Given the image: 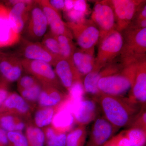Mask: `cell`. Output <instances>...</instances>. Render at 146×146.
Masks as SVG:
<instances>
[{
	"label": "cell",
	"mask_w": 146,
	"mask_h": 146,
	"mask_svg": "<svg viewBox=\"0 0 146 146\" xmlns=\"http://www.w3.org/2000/svg\"><path fill=\"white\" fill-rule=\"evenodd\" d=\"M95 100L100 103L105 118L116 129L131 125L141 112L140 104L129 98L101 94Z\"/></svg>",
	"instance_id": "obj_1"
},
{
	"label": "cell",
	"mask_w": 146,
	"mask_h": 146,
	"mask_svg": "<svg viewBox=\"0 0 146 146\" xmlns=\"http://www.w3.org/2000/svg\"><path fill=\"white\" fill-rule=\"evenodd\" d=\"M124 31L123 44L120 54L123 66L146 59V28L130 25Z\"/></svg>",
	"instance_id": "obj_2"
},
{
	"label": "cell",
	"mask_w": 146,
	"mask_h": 146,
	"mask_svg": "<svg viewBox=\"0 0 146 146\" xmlns=\"http://www.w3.org/2000/svg\"><path fill=\"white\" fill-rule=\"evenodd\" d=\"M137 63L124 66L119 72L100 79L98 87L101 94L121 97L130 91L133 85Z\"/></svg>",
	"instance_id": "obj_3"
},
{
	"label": "cell",
	"mask_w": 146,
	"mask_h": 146,
	"mask_svg": "<svg viewBox=\"0 0 146 146\" xmlns=\"http://www.w3.org/2000/svg\"><path fill=\"white\" fill-rule=\"evenodd\" d=\"M99 43L94 71L100 70L121 54L123 44L122 33L112 30L101 38Z\"/></svg>",
	"instance_id": "obj_4"
},
{
	"label": "cell",
	"mask_w": 146,
	"mask_h": 146,
	"mask_svg": "<svg viewBox=\"0 0 146 146\" xmlns=\"http://www.w3.org/2000/svg\"><path fill=\"white\" fill-rule=\"evenodd\" d=\"M80 49L94 52L95 46L99 42L100 33L99 29L91 20L79 23H66Z\"/></svg>",
	"instance_id": "obj_5"
},
{
	"label": "cell",
	"mask_w": 146,
	"mask_h": 146,
	"mask_svg": "<svg viewBox=\"0 0 146 146\" xmlns=\"http://www.w3.org/2000/svg\"><path fill=\"white\" fill-rule=\"evenodd\" d=\"M18 44L15 53L21 59L44 61L53 67L59 59L48 51L41 42L30 41L21 36Z\"/></svg>",
	"instance_id": "obj_6"
},
{
	"label": "cell",
	"mask_w": 146,
	"mask_h": 146,
	"mask_svg": "<svg viewBox=\"0 0 146 146\" xmlns=\"http://www.w3.org/2000/svg\"><path fill=\"white\" fill-rule=\"evenodd\" d=\"M21 60L24 70L36 78L42 85L60 89L61 84L52 65L40 60Z\"/></svg>",
	"instance_id": "obj_7"
},
{
	"label": "cell",
	"mask_w": 146,
	"mask_h": 146,
	"mask_svg": "<svg viewBox=\"0 0 146 146\" xmlns=\"http://www.w3.org/2000/svg\"><path fill=\"white\" fill-rule=\"evenodd\" d=\"M91 20L100 30V38L116 29L114 11L109 1H97L94 5Z\"/></svg>",
	"instance_id": "obj_8"
},
{
	"label": "cell",
	"mask_w": 146,
	"mask_h": 146,
	"mask_svg": "<svg viewBox=\"0 0 146 146\" xmlns=\"http://www.w3.org/2000/svg\"><path fill=\"white\" fill-rule=\"evenodd\" d=\"M48 27L44 13L37 1H35L31 9L28 21L24 31L26 36L25 38L30 41L39 42L46 33Z\"/></svg>",
	"instance_id": "obj_9"
},
{
	"label": "cell",
	"mask_w": 146,
	"mask_h": 146,
	"mask_svg": "<svg viewBox=\"0 0 146 146\" xmlns=\"http://www.w3.org/2000/svg\"><path fill=\"white\" fill-rule=\"evenodd\" d=\"M35 1L11 0L7 1L9 17L16 32L20 35L23 33L29 17L30 12Z\"/></svg>",
	"instance_id": "obj_10"
},
{
	"label": "cell",
	"mask_w": 146,
	"mask_h": 146,
	"mask_svg": "<svg viewBox=\"0 0 146 146\" xmlns=\"http://www.w3.org/2000/svg\"><path fill=\"white\" fill-rule=\"evenodd\" d=\"M23 71L21 58L15 53L0 51V73L7 83L18 81Z\"/></svg>",
	"instance_id": "obj_11"
},
{
	"label": "cell",
	"mask_w": 146,
	"mask_h": 146,
	"mask_svg": "<svg viewBox=\"0 0 146 146\" xmlns=\"http://www.w3.org/2000/svg\"><path fill=\"white\" fill-rule=\"evenodd\" d=\"M21 38L11 21L9 7L0 3V48L17 45Z\"/></svg>",
	"instance_id": "obj_12"
},
{
	"label": "cell",
	"mask_w": 146,
	"mask_h": 146,
	"mask_svg": "<svg viewBox=\"0 0 146 146\" xmlns=\"http://www.w3.org/2000/svg\"><path fill=\"white\" fill-rule=\"evenodd\" d=\"M44 13L50 28V31L55 35H63L73 39L72 32L62 20L60 12L50 5L48 1H37Z\"/></svg>",
	"instance_id": "obj_13"
},
{
	"label": "cell",
	"mask_w": 146,
	"mask_h": 146,
	"mask_svg": "<svg viewBox=\"0 0 146 146\" xmlns=\"http://www.w3.org/2000/svg\"><path fill=\"white\" fill-rule=\"evenodd\" d=\"M54 67L60 83L68 92L75 83L82 81V76L76 69L72 59L61 58L57 60Z\"/></svg>",
	"instance_id": "obj_14"
},
{
	"label": "cell",
	"mask_w": 146,
	"mask_h": 146,
	"mask_svg": "<svg viewBox=\"0 0 146 146\" xmlns=\"http://www.w3.org/2000/svg\"><path fill=\"white\" fill-rule=\"evenodd\" d=\"M116 129L105 118H98L94 122L86 146H103L112 138Z\"/></svg>",
	"instance_id": "obj_15"
},
{
	"label": "cell",
	"mask_w": 146,
	"mask_h": 146,
	"mask_svg": "<svg viewBox=\"0 0 146 146\" xmlns=\"http://www.w3.org/2000/svg\"><path fill=\"white\" fill-rule=\"evenodd\" d=\"M129 98L139 104H145L146 101V60L139 61L136 71Z\"/></svg>",
	"instance_id": "obj_16"
},
{
	"label": "cell",
	"mask_w": 146,
	"mask_h": 146,
	"mask_svg": "<svg viewBox=\"0 0 146 146\" xmlns=\"http://www.w3.org/2000/svg\"><path fill=\"white\" fill-rule=\"evenodd\" d=\"M97 106L94 100L84 99L75 108L73 115L79 126L87 125L96 118Z\"/></svg>",
	"instance_id": "obj_17"
},
{
	"label": "cell",
	"mask_w": 146,
	"mask_h": 146,
	"mask_svg": "<svg viewBox=\"0 0 146 146\" xmlns=\"http://www.w3.org/2000/svg\"><path fill=\"white\" fill-rule=\"evenodd\" d=\"M94 52H87L76 48L72 60L80 75H86L94 71L95 58Z\"/></svg>",
	"instance_id": "obj_18"
},
{
	"label": "cell",
	"mask_w": 146,
	"mask_h": 146,
	"mask_svg": "<svg viewBox=\"0 0 146 146\" xmlns=\"http://www.w3.org/2000/svg\"><path fill=\"white\" fill-rule=\"evenodd\" d=\"M68 96L60 89L49 86L42 85V90L38 99L40 106L43 108L53 107L60 105L65 101Z\"/></svg>",
	"instance_id": "obj_19"
},
{
	"label": "cell",
	"mask_w": 146,
	"mask_h": 146,
	"mask_svg": "<svg viewBox=\"0 0 146 146\" xmlns=\"http://www.w3.org/2000/svg\"><path fill=\"white\" fill-rule=\"evenodd\" d=\"M15 111L21 114H27L30 110L29 106L21 95L9 93L8 96L0 107V115L8 111Z\"/></svg>",
	"instance_id": "obj_20"
},
{
	"label": "cell",
	"mask_w": 146,
	"mask_h": 146,
	"mask_svg": "<svg viewBox=\"0 0 146 146\" xmlns=\"http://www.w3.org/2000/svg\"><path fill=\"white\" fill-rule=\"evenodd\" d=\"M55 114L52 123L53 128L59 133H65L72 127L75 121L72 113L60 105Z\"/></svg>",
	"instance_id": "obj_21"
},
{
	"label": "cell",
	"mask_w": 146,
	"mask_h": 146,
	"mask_svg": "<svg viewBox=\"0 0 146 146\" xmlns=\"http://www.w3.org/2000/svg\"><path fill=\"white\" fill-rule=\"evenodd\" d=\"M109 2L115 14L116 30L121 32L128 27L126 21L125 0H111Z\"/></svg>",
	"instance_id": "obj_22"
},
{
	"label": "cell",
	"mask_w": 146,
	"mask_h": 146,
	"mask_svg": "<svg viewBox=\"0 0 146 146\" xmlns=\"http://www.w3.org/2000/svg\"><path fill=\"white\" fill-rule=\"evenodd\" d=\"M102 77L100 71H93L85 75L82 82L84 92L95 98L100 95L98 83Z\"/></svg>",
	"instance_id": "obj_23"
},
{
	"label": "cell",
	"mask_w": 146,
	"mask_h": 146,
	"mask_svg": "<svg viewBox=\"0 0 146 146\" xmlns=\"http://www.w3.org/2000/svg\"><path fill=\"white\" fill-rule=\"evenodd\" d=\"M86 137L85 126H79L67 135L65 146H83Z\"/></svg>",
	"instance_id": "obj_24"
},
{
	"label": "cell",
	"mask_w": 146,
	"mask_h": 146,
	"mask_svg": "<svg viewBox=\"0 0 146 146\" xmlns=\"http://www.w3.org/2000/svg\"><path fill=\"white\" fill-rule=\"evenodd\" d=\"M56 113L53 107L43 108L38 110L35 116V122L37 127H44L51 124Z\"/></svg>",
	"instance_id": "obj_25"
},
{
	"label": "cell",
	"mask_w": 146,
	"mask_h": 146,
	"mask_svg": "<svg viewBox=\"0 0 146 146\" xmlns=\"http://www.w3.org/2000/svg\"><path fill=\"white\" fill-rule=\"evenodd\" d=\"M48 51L58 58H62L59 43L56 35L51 32H48L43 36L41 42Z\"/></svg>",
	"instance_id": "obj_26"
},
{
	"label": "cell",
	"mask_w": 146,
	"mask_h": 146,
	"mask_svg": "<svg viewBox=\"0 0 146 146\" xmlns=\"http://www.w3.org/2000/svg\"><path fill=\"white\" fill-rule=\"evenodd\" d=\"M26 135L29 146H44L46 138L45 133L41 129L29 127L27 129Z\"/></svg>",
	"instance_id": "obj_27"
},
{
	"label": "cell",
	"mask_w": 146,
	"mask_h": 146,
	"mask_svg": "<svg viewBox=\"0 0 146 146\" xmlns=\"http://www.w3.org/2000/svg\"><path fill=\"white\" fill-rule=\"evenodd\" d=\"M59 43L62 57L66 59H72V56L76 49L72 39L65 35H56Z\"/></svg>",
	"instance_id": "obj_28"
},
{
	"label": "cell",
	"mask_w": 146,
	"mask_h": 146,
	"mask_svg": "<svg viewBox=\"0 0 146 146\" xmlns=\"http://www.w3.org/2000/svg\"><path fill=\"white\" fill-rule=\"evenodd\" d=\"M48 146H65L67 135L65 133L56 132L53 127H49L45 133Z\"/></svg>",
	"instance_id": "obj_29"
},
{
	"label": "cell",
	"mask_w": 146,
	"mask_h": 146,
	"mask_svg": "<svg viewBox=\"0 0 146 146\" xmlns=\"http://www.w3.org/2000/svg\"><path fill=\"white\" fill-rule=\"evenodd\" d=\"M42 90V84H36L28 88L19 91L21 96L25 100L31 102L38 101Z\"/></svg>",
	"instance_id": "obj_30"
},
{
	"label": "cell",
	"mask_w": 146,
	"mask_h": 146,
	"mask_svg": "<svg viewBox=\"0 0 146 146\" xmlns=\"http://www.w3.org/2000/svg\"><path fill=\"white\" fill-rule=\"evenodd\" d=\"M7 137L11 146H29L26 136L21 132L9 131L7 132Z\"/></svg>",
	"instance_id": "obj_31"
},
{
	"label": "cell",
	"mask_w": 146,
	"mask_h": 146,
	"mask_svg": "<svg viewBox=\"0 0 146 146\" xmlns=\"http://www.w3.org/2000/svg\"><path fill=\"white\" fill-rule=\"evenodd\" d=\"M18 122H16L15 117L8 113L0 115V127L7 132L15 131V127Z\"/></svg>",
	"instance_id": "obj_32"
},
{
	"label": "cell",
	"mask_w": 146,
	"mask_h": 146,
	"mask_svg": "<svg viewBox=\"0 0 146 146\" xmlns=\"http://www.w3.org/2000/svg\"><path fill=\"white\" fill-rule=\"evenodd\" d=\"M17 81L18 91L28 89L36 84H41L36 78L30 74L22 76Z\"/></svg>",
	"instance_id": "obj_33"
},
{
	"label": "cell",
	"mask_w": 146,
	"mask_h": 146,
	"mask_svg": "<svg viewBox=\"0 0 146 146\" xmlns=\"http://www.w3.org/2000/svg\"><path fill=\"white\" fill-rule=\"evenodd\" d=\"M67 22L79 23L86 20V14L73 9L67 12H64Z\"/></svg>",
	"instance_id": "obj_34"
},
{
	"label": "cell",
	"mask_w": 146,
	"mask_h": 146,
	"mask_svg": "<svg viewBox=\"0 0 146 146\" xmlns=\"http://www.w3.org/2000/svg\"><path fill=\"white\" fill-rule=\"evenodd\" d=\"M77 11L82 12L87 15L88 12V5L86 1L76 0L75 1L74 9Z\"/></svg>",
	"instance_id": "obj_35"
},
{
	"label": "cell",
	"mask_w": 146,
	"mask_h": 146,
	"mask_svg": "<svg viewBox=\"0 0 146 146\" xmlns=\"http://www.w3.org/2000/svg\"><path fill=\"white\" fill-rule=\"evenodd\" d=\"M51 5L56 10L60 12L64 9V1L63 0H50L48 1Z\"/></svg>",
	"instance_id": "obj_36"
},
{
	"label": "cell",
	"mask_w": 146,
	"mask_h": 146,
	"mask_svg": "<svg viewBox=\"0 0 146 146\" xmlns=\"http://www.w3.org/2000/svg\"><path fill=\"white\" fill-rule=\"evenodd\" d=\"M8 145L7 132L0 127V146H6Z\"/></svg>",
	"instance_id": "obj_37"
},
{
	"label": "cell",
	"mask_w": 146,
	"mask_h": 146,
	"mask_svg": "<svg viewBox=\"0 0 146 146\" xmlns=\"http://www.w3.org/2000/svg\"><path fill=\"white\" fill-rule=\"evenodd\" d=\"M9 93H10L7 90V87L0 88V107L2 105L4 102L5 101Z\"/></svg>",
	"instance_id": "obj_38"
},
{
	"label": "cell",
	"mask_w": 146,
	"mask_h": 146,
	"mask_svg": "<svg viewBox=\"0 0 146 146\" xmlns=\"http://www.w3.org/2000/svg\"><path fill=\"white\" fill-rule=\"evenodd\" d=\"M75 1L74 0H65L64 1V12H67L74 9Z\"/></svg>",
	"instance_id": "obj_39"
},
{
	"label": "cell",
	"mask_w": 146,
	"mask_h": 146,
	"mask_svg": "<svg viewBox=\"0 0 146 146\" xmlns=\"http://www.w3.org/2000/svg\"><path fill=\"white\" fill-rule=\"evenodd\" d=\"M139 11L137 21H140L144 19H146V4L144 5L140 8V9L138 10Z\"/></svg>",
	"instance_id": "obj_40"
},
{
	"label": "cell",
	"mask_w": 146,
	"mask_h": 146,
	"mask_svg": "<svg viewBox=\"0 0 146 146\" xmlns=\"http://www.w3.org/2000/svg\"><path fill=\"white\" fill-rule=\"evenodd\" d=\"M25 123L22 121H18L16 123V127H15V131L21 132L25 129Z\"/></svg>",
	"instance_id": "obj_41"
},
{
	"label": "cell",
	"mask_w": 146,
	"mask_h": 146,
	"mask_svg": "<svg viewBox=\"0 0 146 146\" xmlns=\"http://www.w3.org/2000/svg\"><path fill=\"white\" fill-rule=\"evenodd\" d=\"M7 83L3 78L2 76L0 73V88L1 87H7Z\"/></svg>",
	"instance_id": "obj_42"
},
{
	"label": "cell",
	"mask_w": 146,
	"mask_h": 146,
	"mask_svg": "<svg viewBox=\"0 0 146 146\" xmlns=\"http://www.w3.org/2000/svg\"><path fill=\"white\" fill-rule=\"evenodd\" d=\"M48 146H53V145H49Z\"/></svg>",
	"instance_id": "obj_43"
}]
</instances>
